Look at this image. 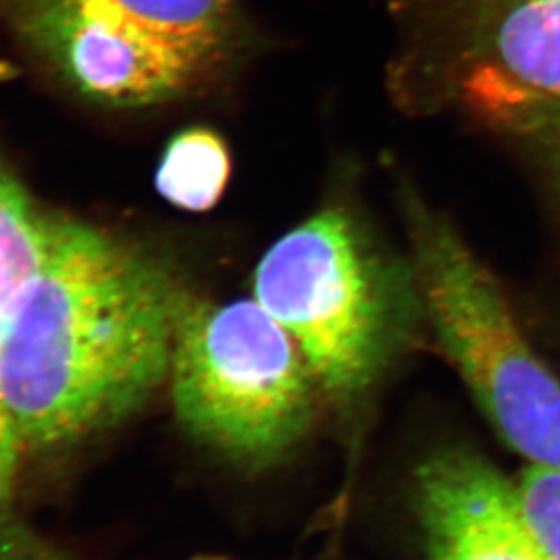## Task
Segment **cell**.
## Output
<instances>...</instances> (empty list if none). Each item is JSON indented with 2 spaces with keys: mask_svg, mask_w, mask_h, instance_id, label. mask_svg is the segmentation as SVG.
Masks as SVG:
<instances>
[{
  "mask_svg": "<svg viewBox=\"0 0 560 560\" xmlns=\"http://www.w3.org/2000/svg\"><path fill=\"white\" fill-rule=\"evenodd\" d=\"M133 21L167 43L211 57L233 0H122Z\"/></svg>",
  "mask_w": 560,
  "mask_h": 560,
  "instance_id": "cell-10",
  "label": "cell"
},
{
  "mask_svg": "<svg viewBox=\"0 0 560 560\" xmlns=\"http://www.w3.org/2000/svg\"><path fill=\"white\" fill-rule=\"evenodd\" d=\"M402 277L351 217L328 208L279 238L255 271V299L295 340L337 399L372 383L405 323Z\"/></svg>",
  "mask_w": 560,
  "mask_h": 560,
  "instance_id": "cell-4",
  "label": "cell"
},
{
  "mask_svg": "<svg viewBox=\"0 0 560 560\" xmlns=\"http://www.w3.org/2000/svg\"><path fill=\"white\" fill-rule=\"evenodd\" d=\"M515 486L524 523L550 560H560V466L528 464Z\"/></svg>",
  "mask_w": 560,
  "mask_h": 560,
  "instance_id": "cell-11",
  "label": "cell"
},
{
  "mask_svg": "<svg viewBox=\"0 0 560 560\" xmlns=\"http://www.w3.org/2000/svg\"><path fill=\"white\" fill-rule=\"evenodd\" d=\"M186 296L150 254L57 219L0 313V413L16 447L62 446L144 405L170 378Z\"/></svg>",
  "mask_w": 560,
  "mask_h": 560,
  "instance_id": "cell-1",
  "label": "cell"
},
{
  "mask_svg": "<svg viewBox=\"0 0 560 560\" xmlns=\"http://www.w3.org/2000/svg\"><path fill=\"white\" fill-rule=\"evenodd\" d=\"M469 104L523 95L560 98V0H491L474 27Z\"/></svg>",
  "mask_w": 560,
  "mask_h": 560,
  "instance_id": "cell-7",
  "label": "cell"
},
{
  "mask_svg": "<svg viewBox=\"0 0 560 560\" xmlns=\"http://www.w3.org/2000/svg\"><path fill=\"white\" fill-rule=\"evenodd\" d=\"M413 506L430 560H550L524 523L513 482L477 453L425 458Z\"/></svg>",
  "mask_w": 560,
  "mask_h": 560,
  "instance_id": "cell-6",
  "label": "cell"
},
{
  "mask_svg": "<svg viewBox=\"0 0 560 560\" xmlns=\"http://www.w3.org/2000/svg\"><path fill=\"white\" fill-rule=\"evenodd\" d=\"M55 222L35 208L0 159V313L37 270L54 237ZM13 453L15 442L0 413V464L8 463Z\"/></svg>",
  "mask_w": 560,
  "mask_h": 560,
  "instance_id": "cell-8",
  "label": "cell"
},
{
  "mask_svg": "<svg viewBox=\"0 0 560 560\" xmlns=\"http://www.w3.org/2000/svg\"><path fill=\"white\" fill-rule=\"evenodd\" d=\"M170 381L184 428L248 466L273 463L301 439L317 384L295 340L255 296L215 304L189 293Z\"/></svg>",
  "mask_w": 560,
  "mask_h": 560,
  "instance_id": "cell-2",
  "label": "cell"
},
{
  "mask_svg": "<svg viewBox=\"0 0 560 560\" xmlns=\"http://www.w3.org/2000/svg\"><path fill=\"white\" fill-rule=\"evenodd\" d=\"M230 170V153L221 137L195 128L167 144L156 172V188L183 210H210L226 189Z\"/></svg>",
  "mask_w": 560,
  "mask_h": 560,
  "instance_id": "cell-9",
  "label": "cell"
},
{
  "mask_svg": "<svg viewBox=\"0 0 560 560\" xmlns=\"http://www.w3.org/2000/svg\"><path fill=\"white\" fill-rule=\"evenodd\" d=\"M405 210L417 284L442 348L502 441L529 464L560 466L559 377L455 228L413 194Z\"/></svg>",
  "mask_w": 560,
  "mask_h": 560,
  "instance_id": "cell-3",
  "label": "cell"
},
{
  "mask_svg": "<svg viewBox=\"0 0 560 560\" xmlns=\"http://www.w3.org/2000/svg\"><path fill=\"white\" fill-rule=\"evenodd\" d=\"M27 38L90 97L151 104L180 92L202 66L188 55L120 32L82 0H21Z\"/></svg>",
  "mask_w": 560,
  "mask_h": 560,
  "instance_id": "cell-5",
  "label": "cell"
},
{
  "mask_svg": "<svg viewBox=\"0 0 560 560\" xmlns=\"http://www.w3.org/2000/svg\"><path fill=\"white\" fill-rule=\"evenodd\" d=\"M480 112L546 148L560 175V98L508 95L491 98L480 106Z\"/></svg>",
  "mask_w": 560,
  "mask_h": 560,
  "instance_id": "cell-12",
  "label": "cell"
}]
</instances>
